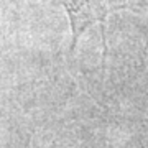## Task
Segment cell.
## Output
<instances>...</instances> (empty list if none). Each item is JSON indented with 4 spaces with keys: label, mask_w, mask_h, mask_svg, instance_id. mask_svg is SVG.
<instances>
[{
    "label": "cell",
    "mask_w": 148,
    "mask_h": 148,
    "mask_svg": "<svg viewBox=\"0 0 148 148\" xmlns=\"http://www.w3.org/2000/svg\"><path fill=\"white\" fill-rule=\"evenodd\" d=\"M68 12L71 30H73V48L79 36L90 27L99 23L104 27L110 12L125 5V0H61Z\"/></svg>",
    "instance_id": "1"
}]
</instances>
